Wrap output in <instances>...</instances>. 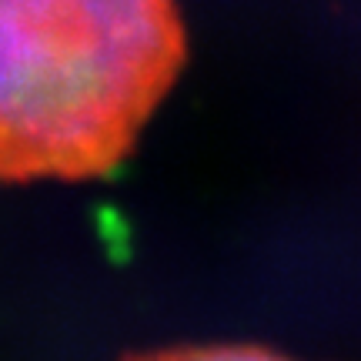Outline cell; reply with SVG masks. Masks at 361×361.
I'll return each instance as SVG.
<instances>
[{
	"label": "cell",
	"mask_w": 361,
	"mask_h": 361,
	"mask_svg": "<svg viewBox=\"0 0 361 361\" xmlns=\"http://www.w3.org/2000/svg\"><path fill=\"white\" fill-rule=\"evenodd\" d=\"M184 57L178 0H0V184L111 174Z\"/></svg>",
	"instance_id": "cell-1"
},
{
	"label": "cell",
	"mask_w": 361,
	"mask_h": 361,
	"mask_svg": "<svg viewBox=\"0 0 361 361\" xmlns=\"http://www.w3.org/2000/svg\"><path fill=\"white\" fill-rule=\"evenodd\" d=\"M124 361H291L255 345H184V348L134 351Z\"/></svg>",
	"instance_id": "cell-2"
}]
</instances>
